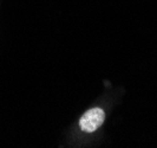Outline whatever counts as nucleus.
Instances as JSON below:
<instances>
[{
	"label": "nucleus",
	"instance_id": "obj_1",
	"mask_svg": "<svg viewBox=\"0 0 157 148\" xmlns=\"http://www.w3.org/2000/svg\"><path fill=\"white\" fill-rule=\"evenodd\" d=\"M105 121V113L102 108H91L85 111L79 120V128L84 133H94Z\"/></svg>",
	"mask_w": 157,
	"mask_h": 148
}]
</instances>
